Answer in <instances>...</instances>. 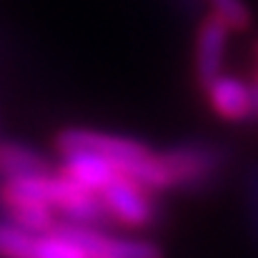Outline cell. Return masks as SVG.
Masks as SVG:
<instances>
[{
	"label": "cell",
	"instance_id": "cell-1",
	"mask_svg": "<svg viewBox=\"0 0 258 258\" xmlns=\"http://www.w3.org/2000/svg\"><path fill=\"white\" fill-rule=\"evenodd\" d=\"M55 148H58V153H66V151L98 153L105 161H110L123 175L143 183L146 188H151L156 193L171 190L161 153H156L153 148H148L141 141L115 136V133L90 131V128H66L63 133H58Z\"/></svg>",
	"mask_w": 258,
	"mask_h": 258
},
{
	"label": "cell",
	"instance_id": "cell-2",
	"mask_svg": "<svg viewBox=\"0 0 258 258\" xmlns=\"http://www.w3.org/2000/svg\"><path fill=\"white\" fill-rule=\"evenodd\" d=\"M98 196L110 223L136 231V228L153 226L158 218V201H156L158 193L123 173L113 178Z\"/></svg>",
	"mask_w": 258,
	"mask_h": 258
},
{
	"label": "cell",
	"instance_id": "cell-3",
	"mask_svg": "<svg viewBox=\"0 0 258 258\" xmlns=\"http://www.w3.org/2000/svg\"><path fill=\"white\" fill-rule=\"evenodd\" d=\"M171 190L208 183L223 166V151L208 143H183L161 153Z\"/></svg>",
	"mask_w": 258,
	"mask_h": 258
},
{
	"label": "cell",
	"instance_id": "cell-4",
	"mask_svg": "<svg viewBox=\"0 0 258 258\" xmlns=\"http://www.w3.org/2000/svg\"><path fill=\"white\" fill-rule=\"evenodd\" d=\"M60 228L86 251L88 258H163V251L148 238L115 236L100 226H78L63 221Z\"/></svg>",
	"mask_w": 258,
	"mask_h": 258
},
{
	"label": "cell",
	"instance_id": "cell-5",
	"mask_svg": "<svg viewBox=\"0 0 258 258\" xmlns=\"http://www.w3.org/2000/svg\"><path fill=\"white\" fill-rule=\"evenodd\" d=\"M203 90H206L211 110L218 118H223L228 123H246L251 118H258L256 86H248L246 81H241L236 76L221 73Z\"/></svg>",
	"mask_w": 258,
	"mask_h": 258
},
{
	"label": "cell",
	"instance_id": "cell-6",
	"mask_svg": "<svg viewBox=\"0 0 258 258\" xmlns=\"http://www.w3.org/2000/svg\"><path fill=\"white\" fill-rule=\"evenodd\" d=\"M228 33L231 28L216 15L208 13L198 30H196V48H193V68L198 83L206 88L213 78L223 73V60H226V45H228Z\"/></svg>",
	"mask_w": 258,
	"mask_h": 258
},
{
	"label": "cell",
	"instance_id": "cell-7",
	"mask_svg": "<svg viewBox=\"0 0 258 258\" xmlns=\"http://www.w3.org/2000/svg\"><path fill=\"white\" fill-rule=\"evenodd\" d=\"M58 171L63 175H68L71 180L81 183L83 188H90L95 193H100L113 178H118L120 171L105 161L98 153L90 151H66L60 153V168Z\"/></svg>",
	"mask_w": 258,
	"mask_h": 258
},
{
	"label": "cell",
	"instance_id": "cell-8",
	"mask_svg": "<svg viewBox=\"0 0 258 258\" xmlns=\"http://www.w3.org/2000/svg\"><path fill=\"white\" fill-rule=\"evenodd\" d=\"M0 208L5 213V221L15 223L18 228L28 233H48L60 226V216L55 213V208L43 201L8 198V201H0Z\"/></svg>",
	"mask_w": 258,
	"mask_h": 258
},
{
	"label": "cell",
	"instance_id": "cell-9",
	"mask_svg": "<svg viewBox=\"0 0 258 258\" xmlns=\"http://www.w3.org/2000/svg\"><path fill=\"white\" fill-rule=\"evenodd\" d=\"M50 171L48 161L43 153H38L30 146L23 143H0V180L3 178H20V175H33V173Z\"/></svg>",
	"mask_w": 258,
	"mask_h": 258
},
{
	"label": "cell",
	"instance_id": "cell-10",
	"mask_svg": "<svg viewBox=\"0 0 258 258\" xmlns=\"http://www.w3.org/2000/svg\"><path fill=\"white\" fill-rule=\"evenodd\" d=\"M33 258H88V253L58 226L48 233L35 236Z\"/></svg>",
	"mask_w": 258,
	"mask_h": 258
},
{
	"label": "cell",
	"instance_id": "cell-11",
	"mask_svg": "<svg viewBox=\"0 0 258 258\" xmlns=\"http://www.w3.org/2000/svg\"><path fill=\"white\" fill-rule=\"evenodd\" d=\"M38 233H28L10 221H0V258H33Z\"/></svg>",
	"mask_w": 258,
	"mask_h": 258
},
{
	"label": "cell",
	"instance_id": "cell-12",
	"mask_svg": "<svg viewBox=\"0 0 258 258\" xmlns=\"http://www.w3.org/2000/svg\"><path fill=\"white\" fill-rule=\"evenodd\" d=\"M211 13H216L233 33H241L251 25V10L243 0H208Z\"/></svg>",
	"mask_w": 258,
	"mask_h": 258
},
{
	"label": "cell",
	"instance_id": "cell-13",
	"mask_svg": "<svg viewBox=\"0 0 258 258\" xmlns=\"http://www.w3.org/2000/svg\"><path fill=\"white\" fill-rule=\"evenodd\" d=\"M246 216H248V228L251 236L258 243V163H253L246 173Z\"/></svg>",
	"mask_w": 258,
	"mask_h": 258
},
{
	"label": "cell",
	"instance_id": "cell-14",
	"mask_svg": "<svg viewBox=\"0 0 258 258\" xmlns=\"http://www.w3.org/2000/svg\"><path fill=\"white\" fill-rule=\"evenodd\" d=\"M253 86H258V71H256V81H253Z\"/></svg>",
	"mask_w": 258,
	"mask_h": 258
},
{
	"label": "cell",
	"instance_id": "cell-15",
	"mask_svg": "<svg viewBox=\"0 0 258 258\" xmlns=\"http://www.w3.org/2000/svg\"><path fill=\"white\" fill-rule=\"evenodd\" d=\"M256 53H258V45H256Z\"/></svg>",
	"mask_w": 258,
	"mask_h": 258
},
{
	"label": "cell",
	"instance_id": "cell-16",
	"mask_svg": "<svg viewBox=\"0 0 258 258\" xmlns=\"http://www.w3.org/2000/svg\"><path fill=\"white\" fill-rule=\"evenodd\" d=\"M256 93H258V86H256Z\"/></svg>",
	"mask_w": 258,
	"mask_h": 258
}]
</instances>
